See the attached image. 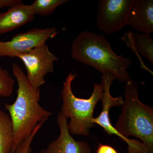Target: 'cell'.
<instances>
[{"label":"cell","instance_id":"14","mask_svg":"<svg viewBox=\"0 0 153 153\" xmlns=\"http://www.w3.org/2000/svg\"><path fill=\"white\" fill-rule=\"evenodd\" d=\"M68 1L67 0H36L30 5L35 15L46 16Z\"/></svg>","mask_w":153,"mask_h":153},{"label":"cell","instance_id":"1","mask_svg":"<svg viewBox=\"0 0 153 153\" xmlns=\"http://www.w3.org/2000/svg\"><path fill=\"white\" fill-rule=\"evenodd\" d=\"M12 69L18 83L16 99L12 104L5 103L4 107L13 123L14 138L11 153H15L19 145L31 134L38 124L46 122L52 112L40 105L41 90L30 84L19 64L13 63Z\"/></svg>","mask_w":153,"mask_h":153},{"label":"cell","instance_id":"16","mask_svg":"<svg viewBox=\"0 0 153 153\" xmlns=\"http://www.w3.org/2000/svg\"><path fill=\"white\" fill-rule=\"evenodd\" d=\"M44 123V122H42L38 124L31 134L23 141L17 147L15 153H31L32 151L31 145L34 138Z\"/></svg>","mask_w":153,"mask_h":153},{"label":"cell","instance_id":"18","mask_svg":"<svg viewBox=\"0 0 153 153\" xmlns=\"http://www.w3.org/2000/svg\"><path fill=\"white\" fill-rule=\"evenodd\" d=\"M22 3L21 0H0V9L7 7L10 8Z\"/></svg>","mask_w":153,"mask_h":153},{"label":"cell","instance_id":"7","mask_svg":"<svg viewBox=\"0 0 153 153\" xmlns=\"http://www.w3.org/2000/svg\"><path fill=\"white\" fill-rule=\"evenodd\" d=\"M16 57L23 61L27 69L28 81L36 88H40L46 83L45 76L54 72V63L57 60L46 43L26 53L19 54Z\"/></svg>","mask_w":153,"mask_h":153},{"label":"cell","instance_id":"8","mask_svg":"<svg viewBox=\"0 0 153 153\" xmlns=\"http://www.w3.org/2000/svg\"><path fill=\"white\" fill-rule=\"evenodd\" d=\"M57 32L55 27L35 28L14 36L10 41H0V57H16L46 43Z\"/></svg>","mask_w":153,"mask_h":153},{"label":"cell","instance_id":"15","mask_svg":"<svg viewBox=\"0 0 153 153\" xmlns=\"http://www.w3.org/2000/svg\"><path fill=\"white\" fill-rule=\"evenodd\" d=\"M15 80L0 63V97H9L13 92Z\"/></svg>","mask_w":153,"mask_h":153},{"label":"cell","instance_id":"10","mask_svg":"<svg viewBox=\"0 0 153 153\" xmlns=\"http://www.w3.org/2000/svg\"><path fill=\"white\" fill-rule=\"evenodd\" d=\"M128 25L144 34L153 33V0H134Z\"/></svg>","mask_w":153,"mask_h":153},{"label":"cell","instance_id":"3","mask_svg":"<svg viewBox=\"0 0 153 153\" xmlns=\"http://www.w3.org/2000/svg\"><path fill=\"white\" fill-rule=\"evenodd\" d=\"M138 89L135 81L126 82L121 113L114 127L126 139L130 136L140 139L153 153V108L140 101Z\"/></svg>","mask_w":153,"mask_h":153},{"label":"cell","instance_id":"5","mask_svg":"<svg viewBox=\"0 0 153 153\" xmlns=\"http://www.w3.org/2000/svg\"><path fill=\"white\" fill-rule=\"evenodd\" d=\"M115 79V76L110 73L102 75L101 82L103 86V94L101 100L102 110L97 117L94 118L93 123L102 127L108 135H116L125 142L128 145V153H150L149 149L142 142L135 139L124 138L111 124L109 117L110 109L113 107L122 105L123 103L122 96L114 97L111 95L110 88Z\"/></svg>","mask_w":153,"mask_h":153},{"label":"cell","instance_id":"9","mask_svg":"<svg viewBox=\"0 0 153 153\" xmlns=\"http://www.w3.org/2000/svg\"><path fill=\"white\" fill-rule=\"evenodd\" d=\"M57 123L60 134L46 149L36 153H92L87 142L76 140L69 132L68 122L61 111L57 115Z\"/></svg>","mask_w":153,"mask_h":153},{"label":"cell","instance_id":"13","mask_svg":"<svg viewBox=\"0 0 153 153\" xmlns=\"http://www.w3.org/2000/svg\"><path fill=\"white\" fill-rule=\"evenodd\" d=\"M14 130L9 114L0 109V153H11Z\"/></svg>","mask_w":153,"mask_h":153},{"label":"cell","instance_id":"2","mask_svg":"<svg viewBox=\"0 0 153 153\" xmlns=\"http://www.w3.org/2000/svg\"><path fill=\"white\" fill-rule=\"evenodd\" d=\"M71 55L74 60L94 67L102 74H113L121 82L132 80L127 71L131 59L117 55L101 34L89 31L79 33L71 44Z\"/></svg>","mask_w":153,"mask_h":153},{"label":"cell","instance_id":"12","mask_svg":"<svg viewBox=\"0 0 153 153\" xmlns=\"http://www.w3.org/2000/svg\"><path fill=\"white\" fill-rule=\"evenodd\" d=\"M122 39L128 47L134 51L135 49L136 55H138L140 61L141 68L149 71L152 74L153 72L141 61L138 53L143 57L147 58L153 65V39L150 34L133 33L132 31L126 32Z\"/></svg>","mask_w":153,"mask_h":153},{"label":"cell","instance_id":"6","mask_svg":"<svg viewBox=\"0 0 153 153\" xmlns=\"http://www.w3.org/2000/svg\"><path fill=\"white\" fill-rule=\"evenodd\" d=\"M134 0H99L97 16L99 30L113 35L128 25Z\"/></svg>","mask_w":153,"mask_h":153},{"label":"cell","instance_id":"4","mask_svg":"<svg viewBox=\"0 0 153 153\" xmlns=\"http://www.w3.org/2000/svg\"><path fill=\"white\" fill-rule=\"evenodd\" d=\"M76 76V73H70L63 82L61 91L63 101L61 112L67 119H70L68 127L71 134L88 136L90 129L94 126V110L102 97L103 86L101 82L94 83L93 92L89 98H78L71 88V83Z\"/></svg>","mask_w":153,"mask_h":153},{"label":"cell","instance_id":"17","mask_svg":"<svg viewBox=\"0 0 153 153\" xmlns=\"http://www.w3.org/2000/svg\"><path fill=\"white\" fill-rule=\"evenodd\" d=\"M96 153H119L116 150L111 146L108 145H99Z\"/></svg>","mask_w":153,"mask_h":153},{"label":"cell","instance_id":"11","mask_svg":"<svg viewBox=\"0 0 153 153\" xmlns=\"http://www.w3.org/2000/svg\"><path fill=\"white\" fill-rule=\"evenodd\" d=\"M35 15L30 5L20 3L0 13V35L22 27L33 21Z\"/></svg>","mask_w":153,"mask_h":153}]
</instances>
